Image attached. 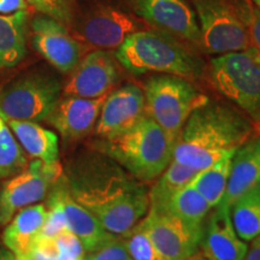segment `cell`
Wrapping results in <instances>:
<instances>
[{
	"mask_svg": "<svg viewBox=\"0 0 260 260\" xmlns=\"http://www.w3.org/2000/svg\"><path fill=\"white\" fill-rule=\"evenodd\" d=\"M68 182L71 198L116 236L132 230L148 212L149 190L144 182L99 151L74 159Z\"/></svg>",
	"mask_w": 260,
	"mask_h": 260,
	"instance_id": "6da1fadb",
	"label": "cell"
},
{
	"mask_svg": "<svg viewBox=\"0 0 260 260\" xmlns=\"http://www.w3.org/2000/svg\"><path fill=\"white\" fill-rule=\"evenodd\" d=\"M252 133L251 121L239 110L209 99L188 117L172 159L200 171L233 154L252 138Z\"/></svg>",
	"mask_w": 260,
	"mask_h": 260,
	"instance_id": "7a4b0ae2",
	"label": "cell"
},
{
	"mask_svg": "<svg viewBox=\"0 0 260 260\" xmlns=\"http://www.w3.org/2000/svg\"><path fill=\"white\" fill-rule=\"evenodd\" d=\"M117 61L129 73L175 75L187 80L204 76L206 65L177 39L158 30H139L117 48Z\"/></svg>",
	"mask_w": 260,
	"mask_h": 260,
	"instance_id": "3957f363",
	"label": "cell"
},
{
	"mask_svg": "<svg viewBox=\"0 0 260 260\" xmlns=\"http://www.w3.org/2000/svg\"><path fill=\"white\" fill-rule=\"evenodd\" d=\"M176 140L145 115L125 133L112 139H100L94 147L147 183L160 176L170 164Z\"/></svg>",
	"mask_w": 260,
	"mask_h": 260,
	"instance_id": "277c9868",
	"label": "cell"
},
{
	"mask_svg": "<svg viewBox=\"0 0 260 260\" xmlns=\"http://www.w3.org/2000/svg\"><path fill=\"white\" fill-rule=\"evenodd\" d=\"M63 93L60 77L47 68L25 71L0 90V117L3 119L46 121Z\"/></svg>",
	"mask_w": 260,
	"mask_h": 260,
	"instance_id": "5b68a950",
	"label": "cell"
},
{
	"mask_svg": "<svg viewBox=\"0 0 260 260\" xmlns=\"http://www.w3.org/2000/svg\"><path fill=\"white\" fill-rule=\"evenodd\" d=\"M146 115L177 140L184 123L197 107L209 100L184 77L160 74L144 82Z\"/></svg>",
	"mask_w": 260,
	"mask_h": 260,
	"instance_id": "8992f818",
	"label": "cell"
},
{
	"mask_svg": "<svg viewBox=\"0 0 260 260\" xmlns=\"http://www.w3.org/2000/svg\"><path fill=\"white\" fill-rule=\"evenodd\" d=\"M214 88L260 123V64L247 51L219 54L210 61Z\"/></svg>",
	"mask_w": 260,
	"mask_h": 260,
	"instance_id": "52a82bcc",
	"label": "cell"
},
{
	"mask_svg": "<svg viewBox=\"0 0 260 260\" xmlns=\"http://www.w3.org/2000/svg\"><path fill=\"white\" fill-rule=\"evenodd\" d=\"M188 3L197 16L205 52L224 54L248 50L246 29L229 0H188Z\"/></svg>",
	"mask_w": 260,
	"mask_h": 260,
	"instance_id": "ba28073f",
	"label": "cell"
},
{
	"mask_svg": "<svg viewBox=\"0 0 260 260\" xmlns=\"http://www.w3.org/2000/svg\"><path fill=\"white\" fill-rule=\"evenodd\" d=\"M139 223L161 260H189L199 251L204 223H190L153 209Z\"/></svg>",
	"mask_w": 260,
	"mask_h": 260,
	"instance_id": "9c48e42d",
	"label": "cell"
},
{
	"mask_svg": "<svg viewBox=\"0 0 260 260\" xmlns=\"http://www.w3.org/2000/svg\"><path fill=\"white\" fill-rule=\"evenodd\" d=\"M132 11L155 30L203 50L197 16L187 0H126ZM204 51V50H203Z\"/></svg>",
	"mask_w": 260,
	"mask_h": 260,
	"instance_id": "30bf717a",
	"label": "cell"
},
{
	"mask_svg": "<svg viewBox=\"0 0 260 260\" xmlns=\"http://www.w3.org/2000/svg\"><path fill=\"white\" fill-rule=\"evenodd\" d=\"M59 161L44 162L34 159L21 174L11 178L0 191V224L12 219L17 211L30 206L46 197L52 184L59 182Z\"/></svg>",
	"mask_w": 260,
	"mask_h": 260,
	"instance_id": "8fae6325",
	"label": "cell"
},
{
	"mask_svg": "<svg viewBox=\"0 0 260 260\" xmlns=\"http://www.w3.org/2000/svg\"><path fill=\"white\" fill-rule=\"evenodd\" d=\"M30 37L34 50L57 71L70 74L82 57V45L70 34L67 25L39 14L30 19Z\"/></svg>",
	"mask_w": 260,
	"mask_h": 260,
	"instance_id": "7c38bea8",
	"label": "cell"
},
{
	"mask_svg": "<svg viewBox=\"0 0 260 260\" xmlns=\"http://www.w3.org/2000/svg\"><path fill=\"white\" fill-rule=\"evenodd\" d=\"M142 30L132 14L113 4H99L89 10L77 24L80 38L100 50H113L134 32Z\"/></svg>",
	"mask_w": 260,
	"mask_h": 260,
	"instance_id": "4fadbf2b",
	"label": "cell"
},
{
	"mask_svg": "<svg viewBox=\"0 0 260 260\" xmlns=\"http://www.w3.org/2000/svg\"><path fill=\"white\" fill-rule=\"evenodd\" d=\"M119 79L117 59L110 52L95 50L84 56L63 86L65 96L95 99L107 95Z\"/></svg>",
	"mask_w": 260,
	"mask_h": 260,
	"instance_id": "5bb4252c",
	"label": "cell"
},
{
	"mask_svg": "<svg viewBox=\"0 0 260 260\" xmlns=\"http://www.w3.org/2000/svg\"><path fill=\"white\" fill-rule=\"evenodd\" d=\"M146 115L145 95L136 84L107 94L95 125L99 139H112L133 128Z\"/></svg>",
	"mask_w": 260,
	"mask_h": 260,
	"instance_id": "9a60e30c",
	"label": "cell"
},
{
	"mask_svg": "<svg viewBox=\"0 0 260 260\" xmlns=\"http://www.w3.org/2000/svg\"><path fill=\"white\" fill-rule=\"evenodd\" d=\"M200 249L211 260H243L248 245L237 235L225 205L210 210L204 220Z\"/></svg>",
	"mask_w": 260,
	"mask_h": 260,
	"instance_id": "2e32d148",
	"label": "cell"
},
{
	"mask_svg": "<svg viewBox=\"0 0 260 260\" xmlns=\"http://www.w3.org/2000/svg\"><path fill=\"white\" fill-rule=\"evenodd\" d=\"M106 96L95 99L79 96L60 98L46 122L67 141L83 139L96 125Z\"/></svg>",
	"mask_w": 260,
	"mask_h": 260,
	"instance_id": "e0dca14e",
	"label": "cell"
},
{
	"mask_svg": "<svg viewBox=\"0 0 260 260\" xmlns=\"http://www.w3.org/2000/svg\"><path fill=\"white\" fill-rule=\"evenodd\" d=\"M260 186V139L251 138L236 149L232 158L223 205L230 206L242 195Z\"/></svg>",
	"mask_w": 260,
	"mask_h": 260,
	"instance_id": "ac0fdd59",
	"label": "cell"
},
{
	"mask_svg": "<svg viewBox=\"0 0 260 260\" xmlns=\"http://www.w3.org/2000/svg\"><path fill=\"white\" fill-rule=\"evenodd\" d=\"M30 16L29 10L0 14V71L12 69L27 56Z\"/></svg>",
	"mask_w": 260,
	"mask_h": 260,
	"instance_id": "d6986e66",
	"label": "cell"
},
{
	"mask_svg": "<svg viewBox=\"0 0 260 260\" xmlns=\"http://www.w3.org/2000/svg\"><path fill=\"white\" fill-rule=\"evenodd\" d=\"M47 216V206L37 204L19 210L12 217L3 234V242L15 256L27 255L29 249L40 235Z\"/></svg>",
	"mask_w": 260,
	"mask_h": 260,
	"instance_id": "ffe728a7",
	"label": "cell"
},
{
	"mask_svg": "<svg viewBox=\"0 0 260 260\" xmlns=\"http://www.w3.org/2000/svg\"><path fill=\"white\" fill-rule=\"evenodd\" d=\"M61 201L64 205L68 228L80 240L86 252L93 251L98 246L116 236L107 232L89 211L77 204L71 198L68 188L61 187Z\"/></svg>",
	"mask_w": 260,
	"mask_h": 260,
	"instance_id": "44dd1931",
	"label": "cell"
},
{
	"mask_svg": "<svg viewBox=\"0 0 260 260\" xmlns=\"http://www.w3.org/2000/svg\"><path fill=\"white\" fill-rule=\"evenodd\" d=\"M5 123L12 130L23 151L31 158L47 164L58 160V136L53 132L44 128L37 122L5 119Z\"/></svg>",
	"mask_w": 260,
	"mask_h": 260,
	"instance_id": "7402d4cb",
	"label": "cell"
},
{
	"mask_svg": "<svg viewBox=\"0 0 260 260\" xmlns=\"http://www.w3.org/2000/svg\"><path fill=\"white\" fill-rule=\"evenodd\" d=\"M82 243L70 230L54 236H39L25 255L29 260H84Z\"/></svg>",
	"mask_w": 260,
	"mask_h": 260,
	"instance_id": "603a6c76",
	"label": "cell"
},
{
	"mask_svg": "<svg viewBox=\"0 0 260 260\" xmlns=\"http://www.w3.org/2000/svg\"><path fill=\"white\" fill-rule=\"evenodd\" d=\"M190 223H204L211 206L191 184L182 188L157 206H149Z\"/></svg>",
	"mask_w": 260,
	"mask_h": 260,
	"instance_id": "cb8c5ba5",
	"label": "cell"
},
{
	"mask_svg": "<svg viewBox=\"0 0 260 260\" xmlns=\"http://www.w3.org/2000/svg\"><path fill=\"white\" fill-rule=\"evenodd\" d=\"M233 154L226 155L210 167L198 171L197 176L190 182L191 186L209 203L211 209L218 206L225 194Z\"/></svg>",
	"mask_w": 260,
	"mask_h": 260,
	"instance_id": "d4e9b609",
	"label": "cell"
},
{
	"mask_svg": "<svg viewBox=\"0 0 260 260\" xmlns=\"http://www.w3.org/2000/svg\"><path fill=\"white\" fill-rule=\"evenodd\" d=\"M230 217L237 235L245 242L260 235V186L242 195L230 206Z\"/></svg>",
	"mask_w": 260,
	"mask_h": 260,
	"instance_id": "484cf974",
	"label": "cell"
},
{
	"mask_svg": "<svg viewBox=\"0 0 260 260\" xmlns=\"http://www.w3.org/2000/svg\"><path fill=\"white\" fill-rule=\"evenodd\" d=\"M197 174V170L172 159L148 191L149 206H157L172 194L187 187L194 180Z\"/></svg>",
	"mask_w": 260,
	"mask_h": 260,
	"instance_id": "4316f807",
	"label": "cell"
},
{
	"mask_svg": "<svg viewBox=\"0 0 260 260\" xmlns=\"http://www.w3.org/2000/svg\"><path fill=\"white\" fill-rule=\"evenodd\" d=\"M28 165L23 148L0 117V177L19 174Z\"/></svg>",
	"mask_w": 260,
	"mask_h": 260,
	"instance_id": "83f0119b",
	"label": "cell"
},
{
	"mask_svg": "<svg viewBox=\"0 0 260 260\" xmlns=\"http://www.w3.org/2000/svg\"><path fill=\"white\" fill-rule=\"evenodd\" d=\"M229 3L246 29L249 40L247 52L260 64V10L252 0H229Z\"/></svg>",
	"mask_w": 260,
	"mask_h": 260,
	"instance_id": "f1b7e54d",
	"label": "cell"
},
{
	"mask_svg": "<svg viewBox=\"0 0 260 260\" xmlns=\"http://www.w3.org/2000/svg\"><path fill=\"white\" fill-rule=\"evenodd\" d=\"M133 260H161L140 223L122 236Z\"/></svg>",
	"mask_w": 260,
	"mask_h": 260,
	"instance_id": "f546056e",
	"label": "cell"
},
{
	"mask_svg": "<svg viewBox=\"0 0 260 260\" xmlns=\"http://www.w3.org/2000/svg\"><path fill=\"white\" fill-rule=\"evenodd\" d=\"M68 230L69 228H68L64 205L61 201V187H58L50 198L46 220L39 236H54Z\"/></svg>",
	"mask_w": 260,
	"mask_h": 260,
	"instance_id": "4dcf8cb0",
	"label": "cell"
},
{
	"mask_svg": "<svg viewBox=\"0 0 260 260\" xmlns=\"http://www.w3.org/2000/svg\"><path fill=\"white\" fill-rule=\"evenodd\" d=\"M30 8L35 9L39 14L46 15L65 25L73 22V10L68 0H24Z\"/></svg>",
	"mask_w": 260,
	"mask_h": 260,
	"instance_id": "1f68e13d",
	"label": "cell"
},
{
	"mask_svg": "<svg viewBox=\"0 0 260 260\" xmlns=\"http://www.w3.org/2000/svg\"><path fill=\"white\" fill-rule=\"evenodd\" d=\"M84 260H133L122 236H113L88 252Z\"/></svg>",
	"mask_w": 260,
	"mask_h": 260,
	"instance_id": "d6a6232c",
	"label": "cell"
},
{
	"mask_svg": "<svg viewBox=\"0 0 260 260\" xmlns=\"http://www.w3.org/2000/svg\"><path fill=\"white\" fill-rule=\"evenodd\" d=\"M30 9L24 0H0V14L10 15Z\"/></svg>",
	"mask_w": 260,
	"mask_h": 260,
	"instance_id": "836d02e7",
	"label": "cell"
},
{
	"mask_svg": "<svg viewBox=\"0 0 260 260\" xmlns=\"http://www.w3.org/2000/svg\"><path fill=\"white\" fill-rule=\"evenodd\" d=\"M243 260H260V235L252 240L251 246H248Z\"/></svg>",
	"mask_w": 260,
	"mask_h": 260,
	"instance_id": "e575fe53",
	"label": "cell"
},
{
	"mask_svg": "<svg viewBox=\"0 0 260 260\" xmlns=\"http://www.w3.org/2000/svg\"><path fill=\"white\" fill-rule=\"evenodd\" d=\"M0 260H15V254L8 248H0Z\"/></svg>",
	"mask_w": 260,
	"mask_h": 260,
	"instance_id": "d590c367",
	"label": "cell"
},
{
	"mask_svg": "<svg viewBox=\"0 0 260 260\" xmlns=\"http://www.w3.org/2000/svg\"><path fill=\"white\" fill-rule=\"evenodd\" d=\"M189 260H211V259H209V258H206V256H193V258L191 259H189Z\"/></svg>",
	"mask_w": 260,
	"mask_h": 260,
	"instance_id": "8d00e7d4",
	"label": "cell"
},
{
	"mask_svg": "<svg viewBox=\"0 0 260 260\" xmlns=\"http://www.w3.org/2000/svg\"><path fill=\"white\" fill-rule=\"evenodd\" d=\"M15 260H29V259L25 255H18V256H15Z\"/></svg>",
	"mask_w": 260,
	"mask_h": 260,
	"instance_id": "74e56055",
	"label": "cell"
},
{
	"mask_svg": "<svg viewBox=\"0 0 260 260\" xmlns=\"http://www.w3.org/2000/svg\"><path fill=\"white\" fill-rule=\"evenodd\" d=\"M252 2H253V3H254V4H255V6H256V8H258V9L260 10V0H252Z\"/></svg>",
	"mask_w": 260,
	"mask_h": 260,
	"instance_id": "f35d334b",
	"label": "cell"
},
{
	"mask_svg": "<svg viewBox=\"0 0 260 260\" xmlns=\"http://www.w3.org/2000/svg\"><path fill=\"white\" fill-rule=\"evenodd\" d=\"M0 178H2V177H0Z\"/></svg>",
	"mask_w": 260,
	"mask_h": 260,
	"instance_id": "ab89813d",
	"label": "cell"
}]
</instances>
